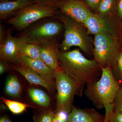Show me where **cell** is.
I'll list each match as a JSON object with an SVG mask.
<instances>
[{
  "instance_id": "6da1fadb",
  "label": "cell",
  "mask_w": 122,
  "mask_h": 122,
  "mask_svg": "<svg viewBox=\"0 0 122 122\" xmlns=\"http://www.w3.org/2000/svg\"><path fill=\"white\" fill-rule=\"evenodd\" d=\"M59 66L80 86L93 84L99 80L102 68L94 59L85 57L78 49L58 53Z\"/></svg>"
},
{
  "instance_id": "7a4b0ae2",
  "label": "cell",
  "mask_w": 122,
  "mask_h": 122,
  "mask_svg": "<svg viewBox=\"0 0 122 122\" xmlns=\"http://www.w3.org/2000/svg\"><path fill=\"white\" fill-rule=\"evenodd\" d=\"M102 68V74L99 80L86 86L84 93L96 108H105V122H110L114 112V102L121 86L114 76L111 66Z\"/></svg>"
},
{
  "instance_id": "3957f363",
  "label": "cell",
  "mask_w": 122,
  "mask_h": 122,
  "mask_svg": "<svg viewBox=\"0 0 122 122\" xmlns=\"http://www.w3.org/2000/svg\"><path fill=\"white\" fill-rule=\"evenodd\" d=\"M55 18L61 21L65 29L64 39L59 46L61 51L67 52L72 46H77L86 53H93L92 40L83 24L61 12H58Z\"/></svg>"
},
{
  "instance_id": "277c9868",
  "label": "cell",
  "mask_w": 122,
  "mask_h": 122,
  "mask_svg": "<svg viewBox=\"0 0 122 122\" xmlns=\"http://www.w3.org/2000/svg\"><path fill=\"white\" fill-rule=\"evenodd\" d=\"M63 24L53 20L35 24L18 35L20 41L39 46L57 44V39L63 28Z\"/></svg>"
},
{
  "instance_id": "5b68a950",
  "label": "cell",
  "mask_w": 122,
  "mask_h": 122,
  "mask_svg": "<svg viewBox=\"0 0 122 122\" xmlns=\"http://www.w3.org/2000/svg\"><path fill=\"white\" fill-rule=\"evenodd\" d=\"M55 84L57 90L56 107L55 112L69 114L75 95L81 96L84 88L80 86L62 69L56 71Z\"/></svg>"
},
{
  "instance_id": "8992f818",
  "label": "cell",
  "mask_w": 122,
  "mask_h": 122,
  "mask_svg": "<svg viewBox=\"0 0 122 122\" xmlns=\"http://www.w3.org/2000/svg\"><path fill=\"white\" fill-rule=\"evenodd\" d=\"M58 8L35 2L29 5L9 18L7 22L18 30L25 29L31 24L46 18H55Z\"/></svg>"
},
{
  "instance_id": "52a82bcc",
  "label": "cell",
  "mask_w": 122,
  "mask_h": 122,
  "mask_svg": "<svg viewBox=\"0 0 122 122\" xmlns=\"http://www.w3.org/2000/svg\"><path fill=\"white\" fill-rule=\"evenodd\" d=\"M93 55L101 68L110 65L115 69L119 53L116 36L106 33L94 35Z\"/></svg>"
},
{
  "instance_id": "ba28073f",
  "label": "cell",
  "mask_w": 122,
  "mask_h": 122,
  "mask_svg": "<svg viewBox=\"0 0 122 122\" xmlns=\"http://www.w3.org/2000/svg\"><path fill=\"white\" fill-rule=\"evenodd\" d=\"M58 8L61 12L83 25L94 14L84 3L78 0H63Z\"/></svg>"
},
{
  "instance_id": "9c48e42d",
  "label": "cell",
  "mask_w": 122,
  "mask_h": 122,
  "mask_svg": "<svg viewBox=\"0 0 122 122\" xmlns=\"http://www.w3.org/2000/svg\"><path fill=\"white\" fill-rule=\"evenodd\" d=\"M19 39L14 37L9 31L6 32L4 39L0 42V59L8 63H18Z\"/></svg>"
},
{
  "instance_id": "30bf717a",
  "label": "cell",
  "mask_w": 122,
  "mask_h": 122,
  "mask_svg": "<svg viewBox=\"0 0 122 122\" xmlns=\"http://www.w3.org/2000/svg\"><path fill=\"white\" fill-rule=\"evenodd\" d=\"M83 25L90 34L106 33L116 36L114 23L106 16L93 14L87 18Z\"/></svg>"
},
{
  "instance_id": "8fae6325",
  "label": "cell",
  "mask_w": 122,
  "mask_h": 122,
  "mask_svg": "<svg viewBox=\"0 0 122 122\" xmlns=\"http://www.w3.org/2000/svg\"><path fill=\"white\" fill-rule=\"evenodd\" d=\"M17 64L30 69L54 83L56 71L41 60L34 59L27 57L19 56Z\"/></svg>"
},
{
  "instance_id": "7c38bea8",
  "label": "cell",
  "mask_w": 122,
  "mask_h": 122,
  "mask_svg": "<svg viewBox=\"0 0 122 122\" xmlns=\"http://www.w3.org/2000/svg\"><path fill=\"white\" fill-rule=\"evenodd\" d=\"M105 116L93 108L80 109L73 107L68 122H105Z\"/></svg>"
},
{
  "instance_id": "4fadbf2b",
  "label": "cell",
  "mask_w": 122,
  "mask_h": 122,
  "mask_svg": "<svg viewBox=\"0 0 122 122\" xmlns=\"http://www.w3.org/2000/svg\"><path fill=\"white\" fill-rule=\"evenodd\" d=\"M9 68L20 73L30 84L41 86L50 93L53 91L54 83L30 69L19 64L9 65Z\"/></svg>"
},
{
  "instance_id": "5bb4252c",
  "label": "cell",
  "mask_w": 122,
  "mask_h": 122,
  "mask_svg": "<svg viewBox=\"0 0 122 122\" xmlns=\"http://www.w3.org/2000/svg\"><path fill=\"white\" fill-rule=\"evenodd\" d=\"M59 46L58 43L49 45L39 46L41 59L55 71L61 69L58 61Z\"/></svg>"
},
{
  "instance_id": "9a60e30c",
  "label": "cell",
  "mask_w": 122,
  "mask_h": 122,
  "mask_svg": "<svg viewBox=\"0 0 122 122\" xmlns=\"http://www.w3.org/2000/svg\"><path fill=\"white\" fill-rule=\"evenodd\" d=\"M36 2L35 0H15L0 3V18H9L29 5Z\"/></svg>"
},
{
  "instance_id": "2e32d148",
  "label": "cell",
  "mask_w": 122,
  "mask_h": 122,
  "mask_svg": "<svg viewBox=\"0 0 122 122\" xmlns=\"http://www.w3.org/2000/svg\"><path fill=\"white\" fill-rule=\"evenodd\" d=\"M18 55L19 57L25 56L34 59L41 60L40 46L36 44L21 42L20 41Z\"/></svg>"
},
{
  "instance_id": "e0dca14e",
  "label": "cell",
  "mask_w": 122,
  "mask_h": 122,
  "mask_svg": "<svg viewBox=\"0 0 122 122\" xmlns=\"http://www.w3.org/2000/svg\"><path fill=\"white\" fill-rule=\"evenodd\" d=\"M29 96L34 102L45 107L49 106L51 99L47 94L39 89L30 88L28 91Z\"/></svg>"
},
{
  "instance_id": "ac0fdd59",
  "label": "cell",
  "mask_w": 122,
  "mask_h": 122,
  "mask_svg": "<svg viewBox=\"0 0 122 122\" xmlns=\"http://www.w3.org/2000/svg\"><path fill=\"white\" fill-rule=\"evenodd\" d=\"M5 93L9 96L18 98L21 95L22 87L20 82L15 75H11L7 79L5 89Z\"/></svg>"
},
{
  "instance_id": "d6986e66",
  "label": "cell",
  "mask_w": 122,
  "mask_h": 122,
  "mask_svg": "<svg viewBox=\"0 0 122 122\" xmlns=\"http://www.w3.org/2000/svg\"><path fill=\"white\" fill-rule=\"evenodd\" d=\"M0 99L2 102L4 103L7 106L10 111L15 114L22 113L26 111L27 107H34L31 105L9 100L3 97H1Z\"/></svg>"
},
{
  "instance_id": "ffe728a7",
  "label": "cell",
  "mask_w": 122,
  "mask_h": 122,
  "mask_svg": "<svg viewBox=\"0 0 122 122\" xmlns=\"http://www.w3.org/2000/svg\"><path fill=\"white\" fill-rule=\"evenodd\" d=\"M114 3V0H101L99 5V15L106 16L111 10Z\"/></svg>"
},
{
  "instance_id": "44dd1931",
  "label": "cell",
  "mask_w": 122,
  "mask_h": 122,
  "mask_svg": "<svg viewBox=\"0 0 122 122\" xmlns=\"http://www.w3.org/2000/svg\"><path fill=\"white\" fill-rule=\"evenodd\" d=\"M55 112L45 111L34 117V122H53Z\"/></svg>"
},
{
  "instance_id": "7402d4cb",
  "label": "cell",
  "mask_w": 122,
  "mask_h": 122,
  "mask_svg": "<svg viewBox=\"0 0 122 122\" xmlns=\"http://www.w3.org/2000/svg\"><path fill=\"white\" fill-rule=\"evenodd\" d=\"M114 111L122 112V86L118 92L114 103Z\"/></svg>"
},
{
  "instance_id": "603a6c76",
  "label": "cell",
  "mask_w": 122,
  "mask_h": 122,
  "mask_svg": "<svg viewBox=\"0 0 122 122\" xmlns=\"http://www.w3.org/2000/svg\"><path fill=\"white\" fill-rule=\"evenodd\" d=\"M69 114L65 112H55L53 122H68Z\"/></svg>"
},
{
  "instance_id": "cb8c5ba5",
  "label": "cell",
  "mask_w": 122,
  "mask_h": 122,
  "mask_svg": "<svg viewBox=\"0 0 122 122\" xmlns=\"http://www.w3.org/2000/svg\"><path fill=\"white\" fill-rule=\"evenodd\" d=\"M117 71L118 76L121 80H122V52L120 53L118 56L116 66L115 69L113 71L114 72Z\"/></svg>"
},
{
  "instance_id": "d4e9b609",
  "label": "cell",
  "mask_w": 122,
  "mask_h": 122,
  "mask_svg": "<svg viewBox=\"0 0 122 122\" xmlns=\"http://www.w3.org/2000/svg\"><path fill=\"white\" fill-rule=\"evenodd\" d=\"M36 2L42 4L47 5H53L56 6L58 8L59 4L63 0H35Z\"/></svg>"
},
{
  "instance_id": "484cf974",
  "label": "cell",
  "mask_w": 122,
  "mask_h": 122,
  "mask_svg": "<svg viewBox=\"0 0 122 122\" xmlns=\"http://www.w3.org/2000/svg\"><path fill=\"white\" fill-rule=\"evenodd\" d=\"M110 122H122V112H114L111 118Z\"/></svg>"
},
{
  "instance_id": "4316f807",
  "label": "cell",
  "mask_w": 122,
  "mask_h": 122,
  "mask_svg": "<svg viewBox=\"0 0 122 122\" xmlns=\"http://www.w3.org/2000/svg\"><path fill=\"white\" fill-rule=\"evenodd\" d=\"M87 5L92 9H96L98 8L101 0H85Z\"/></svg>"
},
{
  "instance_id": "83f0119b",
  "label": "cell",
  "mask_w": 122,
  "mask_h": 122,
  "mask_svg": "<svg viewBox=\"0 0 122 122\" xmlns=\"http://www.w3.org/2000/svg\"><path fill=\"white\" fill-rule=\"evenodd\" d=\"M4 61H0V74H2L6 70L7 68V63Z\"/></svg>"
},
{
  "instance_id": "f1b7e54d",
  "label": "cell",
  "mask_w": 122,
  "mask_h": 122,
  "mask_svg": "<svg viewBox=\"0 0 122 122\" xmlns=\"http://www.w3.org/2000/svg\"><path fill=\"white\" fill-rule=\"evenodd\" d=\"M6 32L5 30L4 27L1 24L0 25V42L2 41L4 39L6 35Z\"/></svg>"
},
{
  "instance_id": "f546056e",
  "label": "cell",
  "mask_w": 122,
  "mask_h": 122,
  "mask_svg": "<svg viewBox=\"0 0 122 122\" xmlns=\"http://www.w3.org/2000/svg\"><path fill=\"white\" fill-rule=\"evenodd\" d=\"M118 14L120 17L122 18V0H120L118 5Z\"/></svg>"
},
{
  "instance_id": "4dcf8cb0",
  "label": "cell",
  "mask_w": 122,
  "mask_h": 122,
  "mask_svg": "<svg viewBox=\"0 0 122 122\" xmlns=\"http://www.w3.org/2000/svg\"><path fill=\"white\" fill-rule=\"evenodd\" d=\"M0 122H12L8 117L3 116L1 117L0 119Z\"/></svg>"
},
{
  "instance_id": "1f68e13d",
  "label": "cell",
  "mask_w": 122,
  "mask_h": 122,
  "mask_svg": "<svg viewBox=\"0 0 122 122\" xmlns=\"http://www.w3.org/2000/svg\"><path fill=\"white\" fill-rule=\"evenodd\" d=\"M11 0H0V2H6V1H10Z\"/></svg>"
},
{
  "instance_id": "d6a6232c",
  "label": "cell",
  "mask_w": 122,
  "mask_h": 122,
  "mask_svg": "<svg viewBox=\"0 0 122 122\" xmlns=\"http://www.w3.org/2000/svg\"></svg>"
}]
</instances>
